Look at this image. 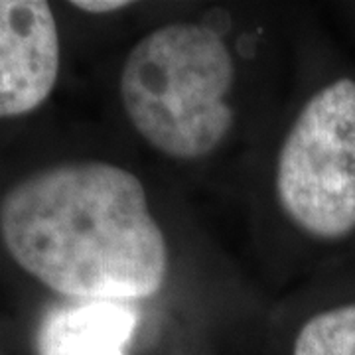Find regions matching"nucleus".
<instances>
[{"label":"nucleus","instance_id":"f257e3e1","mask_svg":"<svg viewBox=\"0 0 355 355\" xmlns=\"http://www.w3.org/2000/svg\"><path fill=\"white\" fill-rule=\"evenodd\" d=\"M0 235L28 275L71 300H140L164 286L168 247L139 178L69 162L14 184Z\"/></svg>","mask_w":355,"mask_h":355},{"label":"nucleus","instance_id":"f03ea898","mask_svg":"<svg viewBox=\"0 0 355 355\" xmlns=\"http://www.w3.org/2000/svg\"><path fill=\"white\" fill-rule=\"evenodd\" d=\"M235 65L225 42L198 24H168L130 50L121 99L132 127L158 153L196 160L233 127L227 95Z\"/></svg>","mask_w":355,"mask_h":355},{"label":"nucleus","instance_id":"7ed1b4c3","mask_svg":"<svg viewBox=\"0 0 355 355\" xmlns=\"http://www.w3.org/2000/svg\"><path fill=\"white\" fill-rule=\"evenodd\" d=\"M277 196L294 225L320 239L355 229V81L340 79L306 103L282 142Z\"/></svg>","mask_w":355,"mask_h":355},{"label":"nucleus","instance_id":"20e7f679","mask_svg":"<svg viewBox=\"0 0 355 355\" xmlns=\"http://www.w3.org/2000/svg\"><path fill=\"white\" fill-rule=\"evenodd\" d=\"M60 73V34L44 0H0V119L38 109Z\"/></svg>","mask_w":355,"mask_h":355},{"label":"nucleus","instance_id":"39448f33","mask_svg":"<svg viewBox=\"0 0 355 355\" xmlns=\"http://www.w3.org/2000/svg\"><path fill=\"white\" fill-rule=\"evenodd\" d=\"M139 326L137 308L116 300H71L46 312L36 355H127Z\"/></svg>","mask_w":355,"mask_h":355},{"label":"nucleus","instance_id":"423d86ee","mask_svg":"<svg viewBox=\"0 0 355 355\" xmlns=\"http://www.w3.org/2000/svg\"><path fill=\"white\" fill-rule=\"evenodd\" d=\"M294 355H355V304L310 318L296 338Z\"/></svg>","mask_w":355,"mask_h":355},{"label":"nucleus","instance_id":"0eeeda50","mask_svg":"<svg viewBox=\"0 0 355 355\" xmlns=\"http://www.w3.org/2000/svg\"><path fill=\"white\" fill-rule=\"evenodd\" d=\"M71 6H76L83 12L107 14L127 8V6H130V2H127V0H76V2H71Z\"/></svg>","mask_w":355,"mask_h":355}]
</instances>
